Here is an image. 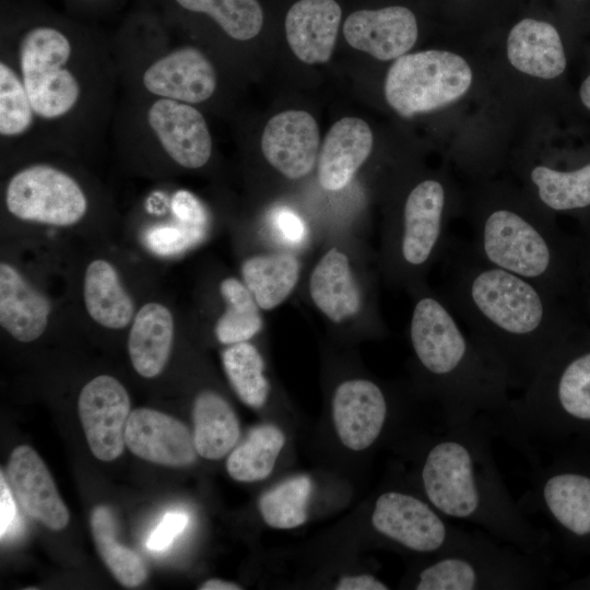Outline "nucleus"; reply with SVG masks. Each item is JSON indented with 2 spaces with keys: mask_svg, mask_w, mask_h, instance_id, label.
I'll return each instance as SVG.
<instances>
[{
  "mask_svg": "<svg viewBox=\"0 0 590 590\" xmlns=\"http://www.w3.org/2000/svg\"><path fill=\"white\" fill-rule=\"evenodd\" d=\"M529 208L509 201L480 205L473 215L470 245L485 262L556 295L564 272L562 245L548 217Z\"/></svg>",
  "mask_w": 590,
  "mask_h": 590,
  "instance_id": "20e7f679",
  "label": "nucleus"
},
{
  "mask_svg": "<svg viewBox=\"0 0 590 590\" xmlns=\"http://www.w3.org/2000/svg\"><path fill=\"white\" fill-rule=\"evenodd\" d=\"M540 205L551 211H571L590 205V163L574 170L535 165L529 172Z\"/></svg>",
  "mask_w": 590,
  "mask_h": 590,
  "instance_id": "c85d7f7f",
  "label": "nucleus"
},
{
  "mask_svg": "<svg viewBox=\"0 0 590 590\" xmlns=\"http://www.w3.org/2000/svg\"><path fill=\"white\" fill-rule=\"evenodd\" d=\"M8 211L23 221L70 226L87 211L86 196L68 173L35 164L14 174L5 189Z\"/></svg>",
  "mask_w": 590,
  "mask_h": 590,
  "instance_id": "9d476101",
  "label": "nucleus"
},
{
  "mask_svg": "<svg viewBox=\"0 0 590 590\" xmlns=\"http://www.w3.org/2000/svg\"><path fill=\"white\" fill-rule=\"evenodd\" d=\"M346 42L382 61L405 55L417 39L416 17L411 10L391 5L378 10H358L343 24Z\"/></svg>",
  "mask_w": 590,
  "mask_h": 590,
  "instance_id": "a211bd4d",
  "label": "nucleus"
},
{
  "mask_svg": "<svg viewBox=\"0 0 590 590\" xmlns=\"http://www.w3.org/2000/svg\"><path fill=\"white\" fill-rule=\"evenodd\" d=\"M189 518L186 514L170 511L165 514L158 526L146 540V547L154 552L167 550L174 540L184 531Z\"/></svg>",
  "mask_w": 590,
  "mask_h": 590,
  "instance_id": "4c0bfd02",
  "label": "nucleus"
},
{
  "mask_svg": "<svg viewBox=\"0 0 590 590\" xmlns=\"http://www.w3.org/2000/svg\"><path fill=\"white\" fill-rule=\"evenodd\" d=\"M390 403L380 386L368 379H351L335 389L332 415L342 444L355 451L369 448L384 432Z\"/></svg>",
  "mask_w": 590,
  "mask_h": 590,
  "instance_id": "ddd939ff",
  "label": "nucleus"
},
{
  "mask_svg": "<svg viewBox=\"0 0 590 590\" xmlns=\"http://www.w3.org/2000/svg\"><path fill=\"white\" fill-rule=\"evenodd\" d=\"M285 436L272 424L253 427L228 456L226 470L238 482H256L267 479L284 446Z\"/></svg>",
  "mask_w": 590,
  "mask_h": 590,
  "instance_id": "c756f323",
  "label": "nucleus"
},
{
  "mask_svg": "<svg viewBox=\"0 0 590 590\" xmlns=\"http://www.w3.org/2000/svg\"><path fill=\"white\" fill-rule=\"evenodd\" d=\"M261 150L267 162L288 179L307 176L319 155V129L304 110H285L267 123Z\"/></svg>",
  "mask_w": 590,
  "mask_h": 590,
  "instance_id": "dca6fc26",
  "label": "nucleus"
},
{
  "mask_svg": "<svg viewBox=\"0 0 590 590\" xmlns=\"http://www.w3.org/2000/svg\"><path fill=\"white\" fill-rule=\"evenodd\" d=\"M177 216L190 228L200 231L205 224V214L198 200L188 192H179L174 201Z\"/></svg>",
  "mask_w": 590,
  "mask_h": 590,
  "instance_id": "58836bf2",
  "label": "nucleus"
},
{
  "mask_svg": "<svg viewBox=\"0 0 590 590\" xmlns=\"http://www.w3.org/2000/svg\"><path fill=\"white\" fill-rule=\"evenodd\" d=\"M186 10L210 15L232 38L248 40L259 34L263 23L257 0H176Z\"/></svg>",
  "mask_w": 590,
  "mask_h": 590,
  "instance_id": "f704fd0d",
  "label": "nucleus"
},
{
  "mask_svg": "<svg viewBox=\"0 0 590 590\" xmlns=\"http://www.w3.org/2000/svg\"><path fill=\"white\" fill-rule=\"evenodd\" d=\"M491 418L476 416L445 426L423 451L420 483L424 497L445 517L480 527L529 553H543L548 533L516 503L496 464Z\"/></svg>",
  "mask_w": 590,
  "mask_h": 590,
  "instance_id": "f03ea898",
  "label": "nucleus"
},
{
  "mask_svg": "<svg viewBox=\"0 0 590 590\" xmlns=\"http://www.w3.org/2000/svg\"><path fill=\"white\" fill-rule=\"evenodd\" d=\"M226 309L215 324L216 339L226 345L249 341L262 329V317L251 292L236 278H226L220 284Z\"/></svg>",
  "mask_w": 590,
  "mask_h": 590,
  "instance_id": "2f4dec72",
  "label": "nucleus"
},
{
  "mask_svg": "<svg viewBox=\"0 0 590 590\" xmlns=\"http://www.w3.org/2000/svg\"><path fill=\"white\" fill-rule=\"evenodd\" d=\"M472 83V70L459 55L429 49L403 55L389 68L385 97L402 117H413L448 106Z\"/></svg>",
  "mask_w": 590,
  "mask_h": 590,
  "instance_id": "0eeeda50",
  "label": "nucleus"
},
{
  "mask_svg": "<svg viewBox=\"0 0 590 590\" xmlns=\"http://www.w3.org/2000/svg\"><path fill=\"white\" fill-rule=\"evenodd\" d=\"M174 319L163 304H144L135 314L128 337V352L134 370L154 378L165 368L173 345Z\"/></svg>",
  "mask_w": 590,
  "mask_h": 590,
  "instance_id": "393cba45",
  "label": "nucleus"
},
{
  "mask_svg": "<svg viewBox=\"0 0 590 590\" xmlns=\"http://www.w3.org/2000/svg\"><path fill=\"white\" fill-rule=\"evenodd\" d=\"M342 11L335 0H299L285 17L287 43L308 64L324 63L335 46Z\"/></svg>",
  "mask_w": 590,
  "mask_h": 590,
  "instance_id": "412c9836",
  "label": "nucleus"
},
{
  "mask_svg": "<svg viewBox=\"0 0 590 590\" xmlns=\"http://www.w3.org/2000/svg\"><path fill=\"white\" fill-rule=\"evenodd\" d=\"M240 271L260 309L272 310L294 291L300 264L293 253L269 252L249 257Z\"/></svg>",
  "mask_w": 590,
  "mask_h": 590,
  "instance_id": "cd10ccee",
  "label": "nucleus"
},
{
  "mask_svg": "<svg viewBox=\"0 0 590 590\" xmlns=\"http://www.w3.org/2000/svg\"><path fill=\"white\" fill-rule=\"evenodd\" d=\"M7 472L14 495L31 517L55 531L67 527L69 510L48 468L32 447L14 448Z\"/></svg>",
  "mask_w": 590,
  "mask_h": 590,
  "instance_id": "6ab92c4d",
  "label": "nucleus"
},
{
  "mask_svg": "<svg viewBox=\"0 0 590 590\" xmlns=\"http://www.w3.org/2000/svg\"><path fill=\"white\" fill-rule=\"evenodd\" d=\"M309 294L316 307L332 322L352 318L362 307V295L347 256L330 248L314 267Z\"/></svg>",
  "mask_w": 590,
  "mask_h": 590,
  "instance_id": "b1692460",
  "label": "nucleus"
},
{
  "mask_svg": "<svg viewBox=\"0 0 590 590\" xmlns=\"http://www.w3.org/2000/svg\"><path fill=\"white\" fill-rule=\"evenodd\" d=\"M148 122L165 153L189 169L204 166L212 138L203 115L190 104L158 98L148 110Z\"/></svg>",
  "mask_w": 590,
  "mask_h": 590,
  "instance_id": "4468645a",
  "label": "nucleus"
},
{
  "mask_svg": "<svg viewBox=\"0 0 590 590\" xmlns=\"http://www.w3.org/2000/svg\"><path fill=\"white\" fill-rule=\"evenodd\" d=\"M337 590H387L389 587L371 575L345 576L335 586Z\"/></svg>",
  "mask_w": 590,
  "mask_h": 590,
  "instance_id": "79ce46f5",
  "label": "nucleus"
},
{
  "mask_svg": "<svg viewBox=\"0 0 590 590\" xmlns=\"http://www.w3.org/2000/svg\"><path fill=\"white\" fill-rule=\"evenodd\" d=\"M415 575L416 590H532L548 577L543 553H529L484 530H473L433 554Z\"/></svg>",
  "mask_w": 590,
  "mask_h": 590,
  "instance_id": "39448f33",
  "label": "nucleus"
},
{
  "mask_svg": "<svg viewBox=\"0 0 590 590\" xmlns=\"http://www.w3.org/2000/svg\"><path fill=\"white\" fill-rule=\"evenodd\" d=\"M125 442L137 457L166 467H187L196 461L193 434L181 421L157 410L130 412Z\"/></svg>",
  "mask_w": 590,
  "mask_h": 590,
  "instance_id": "2eb2a0df",
  "label": "nucleus"
},
{
  "mask_svg": "<svg viewBox=\"0 0 590 590\" xmlns=\"http://www.w3.org/2000/svg\"><path fill=\"white\" fill-rule=\"evenodd\" d=\"M146 91L158 98L198 104L216 88V72L211 61L194 47L176 48L154 60L144 71Z\"/></svg>",
  "mask_w": 590,
  "mask_h": 590,
  "instance_id": "f3484780",
  "label": "nucleus"
},
{
  "mask_svg": "<svg viewBox=\"0 0 590 590\" xmlns=\"http://www.w3.org/2000/svg\"><path fill=\"white\" fill-rule=\"evenodd\" d=\"M409 339L440 405L445 426L485 415L499 435L510 409L511 389L442 295L426 290L418 293Z\"/></svg>",
  "mask_w": 590,
  "mask_h": 590,
  "instance_id": "7ed1b4c3",
  "label": "nucleus"
},
{
  "mask_svg": "<svg viewBox=\"0 0 590 590\" xmlns=\"http://www.w3.org/2000/svg\"><path fill=\"white\" fill-rule=\"evenodd\" d=\"M200 234L201 232L190 228L160 227L149 234L148 244L157 253L170 255L196 241Z\"/></svg>",
  "mask_w": 590,
  "mask_h": 590,
  "instance_id": "e433bc0d",
  "label": "nucleus"
},
{
  "mask_svg": "<svg viewBox=\"0 0 590 590\" xmlns=\"http://www.w3.org/2000/svg\"><path fill=\"white\" fill-rule=\"evenodd\" d=\"M16 514L15 503L3 472L0 474V536L4 538Z\"/></svg>",
  "mask_w": 590,
  "mask_h": 590,
  "instance_id": "a19ab883",
  "label": "nucleus"
},
{
  "mask_svg": "<svg viewBox=\"0 0 590 590\" xmlns=\"http://www.w3.org/2000/svg\"><path fill=\"white\" fill-rule=\"evenodd\" d=\"M200 590H240V587L237 583L221 580V579H209L203 582L200 587Z\"/></svg>",
  "mask_w": 590,
  "mask_h": 590,
  "instance_id": "37998d69",
  "label": "nucleus"
},
{
  "mask_svg": "<svg viewBox=\"0 0 590 590\" xmlns=\"http://www.w3.org/2000/svg\"><path fill=\"white\" fill-rule=\"evenodd\" d=\"M34 111L19 72L5 60L0 62V134L14 138L34 123Z\"/></svg>",
  "mask_w": 590,
  "mask_h": 590,
  "instance_id": "c9c22d12",
  "label": "nucleus"
},
{
  "mask_svg": "<svg viewBox=\"0 0 590 590\" xmlns=\"http://www.w3.org/2000/svg\"><path fill=\"white\" fill-rule=\"evenodd\" d=\"M373 529L386 540L422 554H436L458 543L468 530L449 523L426 498L390 489L374 504Z\"/></svg>",
  "mask_w": 590,
  "mask_h": 590,
  "instance_id": "9b49d317",
  "label": "nucleus"
},
{
  "mask_svg": "<svg viewBox=\"0 0 590 590\" xmlns=\"http://www.w3.org/2000/svg\"><path fill=\"white\" fill-rule=\"evenodd\" d=\"M274 223L285 240L292 244H299L305 239V224L295 212L288 209L280 210L275 214Z\"/></svg>",
  "mask_w": 590,
  "mask_h": 590,
  "instance_id": "ea45409f",
  "label": "nucleus"
},
{
  "mask_svg": "<svg viewBox=\"0 0 590 590\" xmlns=\"http://www.w3.org/2000/svg\"><path fill=\"white\" fill-rule=\"evenodd\" d=\"M448 196L442 181L425 178L405 197L393 231L388 232L387 258L391 273L418 283L447 245Z\"/></svg>",
  "mask_w": 590,
  "mask_h": 590,
  "instance_id": "423d86ee",
  "label": "nucleus"
},
{
  "mask_svg": "<svg viewBox=\"0 0 590 590\" xmlns=\"http://www.w3.org/2000/svg\"><path fill=\"white\" fill-rule=\"evenodd\" d=\"M311 489V480L298 475L263 493L258 505L264 522L276 529H292L305 523Z\"/></svg>",
  "mask_w": 590,
  "mask_h": 590,
  "instance_id": "72a5a7b5",
  "label": "nucleus"
},
{
  "mask_svg": "<svg viewBox=\"0 0 590 590\" xmlns=\"http://www.w3.org/2000/svg\"><path fill=\"white\" fill-rule=\"evenodd\" d=\"M533 467L524 508L543 515L574 544L590 547V470L558 460Z\"/></svg>",
  "mask_w": 590,
  "mask_h": 590,
  "instance_id": "1a4fd4ad",
  "label": "nucleus"
},
{
  "mask_svg": "<svg viewBox=\"0 0 590 590\" xmlns=\"http://www.w3.org/2000/svg\"><path fill=\"white\" fill-rule=\"evenodd\" d=\"M369 126L356 117H344L329 129L319 155L318 180L328 191L345 188L373 150Z\"/></svg>",
  "mask_w": 590,
  "mask_h": 590,
  "instance_id": "aec40b11",
  "label": "nucleus"
},
{
  "mask_svg": "<svg viewBox=\"0 0 590 590\" xmlns=\"http://www.w3.org/2000/svg\"><path fill=\"white\" fill-rule=\"evenodd\" d=\"M580 98L582 104L590 109V74L580 86Z\"/></svg>",
  "mask_w": 590,
  "mask_h": 590,
  "instance_id": "c03bdc74",
  "label": "nucleus"
},
{
  "mask_svg": "<svg viewBox=\"0 0 590 590\" xmlns=\"http://www.w3.org/2000/svg\"><path fill=\"white\" fill-rule=\"evenodd\" d=\"M442 297L511 390L526 389L565 343L554 296L539 284L481 259L448 239Z\"/></svg>",
  "mask_w": 590,
  "mask_h": 590,
  "instance_id": "f257e3e1",
  "label": "nucleus"
},
{
  "mask_svg": "<svg viewBox=\"0 0 590 590\" xmlns=\"http://www.w3.org/2000/svg\"><path fill=\"white\" fill-rule=\"evenodd\" d=\"M80 421L88 447L98 460L109 462L125 449V430L130 414L126 388L113 376L99 375L81 390Z\"/></svg>",
  "mask_w": 590,
  "mask_h": 590,
  "instance_id": "f8f14e48",
  "label": "nucleus"
},
{
  "mask_svg": "<svg viewBox=\"0 0 590 590\" xmlns=\"http://www.w3.org/2000/svg\"><path fill=\"white\" fill-rule=\"evenodd\" d=\"M222 363L238 398L250 408L263 406L270 387L263 358L256 346L248 341L232 344L222 353Z\"/></svg>",
  "mask_w": 590,
  "mask_h": 590,
  "instance_id": "473e14b6",
  "label": "nucleus"
},
{
  "mask_svg": "<svg viewBox=\"0 0 590 590\" xmlns=\"http://www.w3.org/2000/svg\"><path fill=\"white\" fill-rule=\"evenodd\" d=\"M73 47L66 34L51 26H36L23 34L17 46L20 76L35 116L61 118L81 97V84L68 64Z\"/></svg>",
  "mask_w": 590,
  "mask_h": 590,
  "instance_id": "6e6552de",
  "label": "nucleus"
},
{
  "mask_svg": "<svg viewBox=\"0 0 590 590\" xmlns=\"http://www.w3.org/2000/svg\"><path fill=\"white\" fill-rule=\"evenodd\" d=\"M83 297L90 317L105 328L122 329L133 318V302L116 269L104 259L87 266Z\"/></svg>",
  "mask_w": 590,
  "mask_h": 590,
  "instance_id": "bb28decb",
  "label": "nucleus"
},
{
  "mask_svg": "<svg viewBox=\"0 0 590 590\" xmlns=\"http://www.w3.org/2000/svg\"><path fill=\"white\" fill-rule=\"evenodd\" d=\"M91 529L97 552L116 580L129 588L143 583L146 566L135 552L116 540V519L107 506L99 505L92 510Z\"/></svg>",
  "mask_w": 590,
  "mask_h": 590,
  "instance_id": "7c9ffc66",
  "label": "nucleus"
},
{
  "mask_svg": "<svg viewBox=\"0 0 590 590\" xmlns=\"http://www.w3.org/2000/svg\"><path fill=\"white\" fill-rule=\"evenodd\" d=\"M50 315L47 297L13 266L0 264V324L15 340L32 342L46 330Z\"/></svg>",
  "mask_w": 590,
  "mask_h": 590,
  "instance_id": "4be33fe9",
  "label": "nucleus"
},
{
  "mask_svg": "<svg viewBox=\"0 0 590 590\" xmlns=\"http://www.w3.org/2000/svg\"><path fill=\"white\" fill-rule=\"evenodd\" d=\"M193 440L199 456L219 460L237 444L239 421L229 403L217 392L204 390L193 402Z\"/></svg>",
  "mask_w": 590,
  "mask_h": 590,
  "instance_id": "a878e982",
  "label": "nucleus"
},
{
  "mask_svg": "<svg viewBox=\"0 0 590 590\" xmlns=\"http://www.w3.org/2000/svg\"><path fill=\"white\" fill-rule=\"evenodd\" d=\"M507 57L522 73L540 79L559 76L566 68V56L557 30L550 23L523 19L510 31Z\"/></svg>",
  "mask_w": 590,
  "mask_h": 590,
  "instance_id": "5701e85b",
  "label": "nucleus"
}]
</instances>
